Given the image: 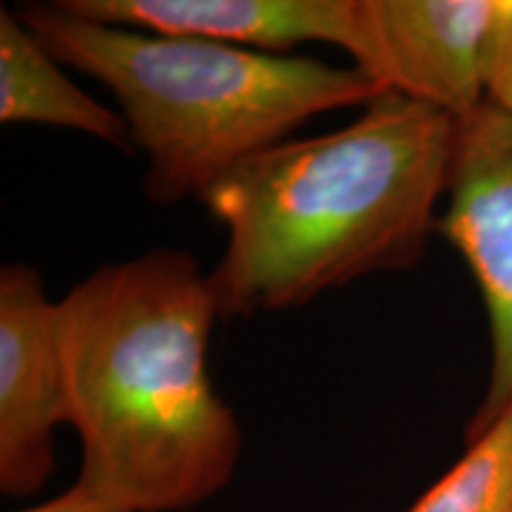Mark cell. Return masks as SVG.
Returning <instances> with one entry per match:
<instances>
[{"instance_id": "1", "label": "cell", "mask_w": 512, "mask_h": 512, "mask_svg": "<svg viewBox=\"0 0 512 512\" xmlns=\"http://www.w3.org/2000/svg\"><path fill=\"white\" fill-rule=\"evenodd\" d=\"M219 318L209 273L181 249L102 266L57 299L79 489L128 512H185L226 489L242 430L209 375Z\"/></svg>"}, {"instance_id": "2", "label": "cell", "mask_w": 512, "mask_h": 512, "mask_svg": "<svg viewBox=\"0 0 512 512\" xmlns=\"http://www.w3.org/2000/svg\"><path fill=\"white\" fill-rule=\"evenodd\" d=\"M460 121L384 93L351 124L283 140L202 197L228 242L209 271L221 318L280 313L418 264L439 226Z\"/></svg>"}, {"instance_id": "3", "label": "cell", "mask_w": 512, "mask_h": 512, "mask_svg": "<svg viewBox=\"0 0 512 512\" xmlns=\"http://www.w3.org/2000/svg\"><path fill=\"white\" fill-rule=\"evenodd\" d=\"M64 67L110 88L147 159V200H202L304 121L384 95L354 64L268 55L95 22L57 3L17 12Z\"/></svg>"}, {"instance_id": "4", "label": "cell", "mask_w": 512, "mask_h": 512, "mask_svg": "<svg viewBox=\"0 0 512 512\" xmlns=\"http://www.w3.org/2000/svg\"><path fill=\"white\" fill-rule=\"evenodd\" d=\"M437 230L475 275L491 330L486 394L467 425L472 439L512 406V114L484 102L460 121Z\"/></svg>"}, {"instance_id": "5", "label": "cell", "mask_w": 512, "mask_h": 512, "mask_svg": "<svg viewBox=\"0 0 512 512\" xmlns=\"http://www.w3.org/2000/svg\"><path fill=\"white\" fill-rule=\"evenodd\" d=\"M496 0H354L347 53L382 93L463 121L486 102Z\"/></svg>"}, {"instance_id": "6", "label": "cell", "mask_w": 512, "mask_h": 512, "mask_svg": "<svg viewBox=\"0 0 512 512\" xmlns=\"http://www.w3.org/2000/svg\"><path fill=\"white\" fill-rule=\"evenodd\" d=\"M67 425L57 299L29 264L0 268V491L34 496L55 472Z\"/></svg>"}, {"instance_id": "7", "label": "cell", "mask_w": 512, "mask_h": 512, "mask_svg": "<svg viewBox=\"0 0 512 512\" xmlns=\"http://www.w3.org/2000/svg\"><path fill=\"white\" fill-rule=\"evenodd\" d=\"M76 15L162 36L287 55L304 43L347 50L354 0H60Z\"/></svg>"}, {"instance_id": "8", "label": "cell", "mask_w": 512, "mask_h": 512, "mask_svg": "<svg viewBox=\"0 0 512 512\" xmlns=\"http://www.w3.org/2000/svg\"><path fill=\"white\" fill-rule=\"evenodd\" d=\"M17 12L0 10V121L55 126L131 147L124 114L81 91Z\"/></svg>"}, {"instance_id": "9", "label": "cell", "mask_w": 512, "mask_h": 512, "mask_svg": "<svg viewBox=\"0 0 512 512\" xmlns=\"http://www.w3.org/2000/svg\"><path fill=\"white\" fill-rule=\"evenodd\" d=\"M408 512H512V406Z\"/></svg>"}, {"instance_id": "10", "label": "cell", "mask_w": 512, "mask_h": 512, "mask_svg": "<svg viewBox=\"0 0 512 512\" xmlns=\"http://www.w3.org/2000/svg\"><path fill=\"white\" fill-rule=\"evenodd\" d=\"M486 102L512 114V0H496L484 57Z\"/></svg>"}, {"instance_id": "11", "label": "cell", "mask_w": 512, "mask_h": 512, "mask_svg": "<svg viewBox=\"0 0 512 512\" xmlns=\"http://www.w3.org/2000/svg\"><path fill=\"white\" fill-rule=\"evenodd\" d=\"M15 512H128V510L102 503L98 498H93L91 494H86V491L79 489L76 484H72L67 491H62L60 496L50 498V501L29 505V508H22Z\"/></svg>"}]
</instances>
